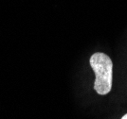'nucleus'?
<instances>
[{
	"label": "nucleus",
	"instance_id": "nucleus-1",
	"mask_svg": "<svg viewBox=\"0 0 127 119\" xmlns=\"http://www.w3.org/2000/svg\"><path fill=\"white\" fill-rule=\"evenodd\" d=\"M90 65L95 72L94 89L99 95H107L112 89L113 62L104 53H94L89 60Z\"/></svg>",
	"mask_w": 127,
	"mask_h": 119
},
{
	"label": "nucleus",
	"instance_id": "nucleus-2",
	"mask_svg": "<svg viewBox=\"0 0 127 119\" xmlns=\"http://www.w3.org/2000/svg\"><path fill=\"white\" fill-rule=\"evenodd\" d=\"M122 119H127V114H124L123 116H122Z\"/></svg>",
	"mask_w": 127,
	"mask_h": 119
}]
</instances>
